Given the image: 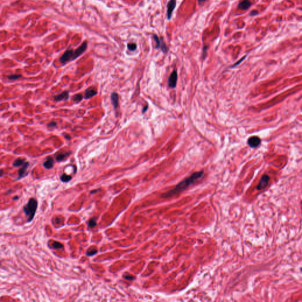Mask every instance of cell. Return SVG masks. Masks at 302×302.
<instances>
[{"label": "cell", "mask_w": 302, "mask_h": 302, "mask_svg": "<svg viewBox=\"0 0 302 302\" xmlns=\"http://www.w3.org/2000/svg\"><path fill=\"white\" fill-rule=\"evenodd\" d=\"M246 56H244V57H243L242 58H241V59H240V60H238V62L236 63H235V64H234V65H233V66H232L231 67H236V66H238V65L239 64H240V63H241V62H242V61H243L244 60V59H246Z\"/></svg>", "instance_id": "obj_24"}, {"label": "cell", "mask_w": 302, "mask_h": 302, "mask_svg": "<svg viewBox=\"0 0 302 302\" xmlns=\"http://www.w3.org/2000/svg\"><path fill=\"white\" fill-rule=\"evenodd\" d=\"M251 5V3L249 0H244L240 2L238 5V8L242 10L248 9Z\"/></svg>", "instance_id": "obj_14"}, {"label": "cell", "mask_w": 302, "mask_h": 302, "mask_svg": "<svg viewBox=\"0 0 302 302\" xmlns=\"http://www.w3.org/2000/svg\"><path fill=\"white\" fill-rule=\"evenodd\" d=\"M70 155V152H64V153H62V154H60L58 155L57 156H56V160L57 161H62L63 160H64L66 158H67V156H68Z\"/></svg>", "instance_id": "obj_17"}, {"label": "cell", "mask_w": 302, "mask_h": 302, "mask_svg": "<svg viewBox=\"0 0 302 302\" xmlns=\"http://www.w3.org/2000/svg\"><path fill=\"white\" fill-rule=\"evenodd\" d=\"M207 46L204 45V47H203V56H204V58H205L207 56Z\"/></svg>", "instance_id": "obj_29"}, {"label": "cell", "mask_w": 302, "mask_h": 302, "mask_svg": "<svg viewBox=\"0 0 302 302\" xmlns=\"http://www.w3.org/2000/svg\"><path fill=\"white\" fill-rule=\"evenodd\" d=\"M52 246L55 249H62V248L63 247V244H62L60 242H57V241L53 242V244H52Z\"/></svg>", "instance_id": "obj_20"}, {"label": "cell", "mask_w": 302, "mask_h": 302, "mask_svg": "<svg viewBox=\"0 0 302 302\" xmlns=\"http://www.w3.org/2000/svg\"><path fill=\"white\" fill-rule=\"evenodd\" d=\"M26 159H22V158H18L15 160L13 163V166L15 167H19L21 166H22L25 164Z\"/></svg>", "instance_id": "obj_16"}, {"label": "cell", "mask_w": 302, "mask_h": 302, "mask_svg": "<svg viewBox=\"0 0 302 302\" xmlns=\"http://www.w3.org/2000/svg\"><path fill=\"white\" fill-rule=\"evenodd\" d=\"M127 49L132 51H133L137 49V45L135 43H129L127 44Z\"/></svg>", "instance_id": "obj_21"}, {"label": "cell", "mask_w": 302, "mask_h": 302, "mask_svg": "<svg viewBox=\"0 0 302 302\" xmlns=\"http://www.w3.org/2000/svg\"><path fill=\"white\" fill-rule=\"evenodd\" d=\"M177 5L176 0H170L167 4V18L168 20H170L172 17V15L174 9L175 8Z\"/></svg>", "instance_id": "obj_9"}, {"label": "cell", "mask_w": 302, "mask_h": 302, "mask_svg": "<svg viewBox=\"0 0 302 302\" xmlns=\"http://www.w3.org/2000/svg\"><path fill=\"white\" fill-rule=\"evenodd\" d=\"M54 164V159L51 157H49L47 159H46V160L44 162L43 166L46 169H51V168H52L53 167Z\"/></svg>", "instance_id": "obj_15"}, {"label": "cell", "mask_w": 302, "mask_h": 302, "mask_svg": "<svg viewBox=\"0 0 302 302\" xmlns=\"http://www.w3.org/2000/svg\"><path fill=\"white\" fill-rule=\"evenodd\" d=\"M64 136H65V137H66L67 139H68V140H70V139H71V137L70 136L68 135H65Z\"/></svg>", "instance_id": "obj_32"}, {"label": "cell", "mask_w": 302, "mask_h": 302, "mask_svg": "<svg viewBox=\"0 0 302 302\" xmlns=\"http://www.w3.org/2000/svg\"><path fill=\"white\" fill-rule=\"evenodd\" d=\"M148 105H146V106H145V107H144V108H143V109H142V113H144L146 112V110H148Z\"/></svg>", "instance_id": "obj_30"}, {"label": "cell", "mask_w": 302, "mask_h": 302, "mask_svg": "<svg viewBox=\"0 0 302 302\" xmlns=\"http://www.w3.org/2000/svg\"><path fill=\"white\" fill-rule=\"evenodd\" d=\"M87 47V43L86 42H84L82 45L80 46L79 48H77L76 50H75L74 51V53H73V60H74L76 59L77 58H78L79 56H80L81 55H82L86 50Z\"/></svg>", "instance_id": "obj_8"}, {"label": "cell", "mask_w": 302, "mask_h": 302, "mask_svg": "<svg viewBox=\"0 0 302 302\" xmlns=\"http://www.w3.org/2000/svg\"><path fill=\"white\" fill-rule=\"evenodd\" d=\"M47 126L49 127H55L57 126V123L55 122H51L50 123H49L47 125Z\"/></svg>", "instance_id": "obj_27"}, {"label": "cell", "mask_w": 302, "mask_h": 302, "mask_svg": "<svg viewBox=\"0 0 302 302\" xmlns=\"http://www.w3.org/2000/svg\"><path fill=\"white\" fill-rule=\"evenodd\" d=\"M97 253V250H92L91 251H88L86 254L88 256H91V255H93Z\"/></svg>", "instance_id": "obj_26"}, {"label": "cell", "mask_w": 302, "mask_h": 302, "mask_svg": "<svg viewBox=\"0 0 302 302\" xmlns=\"http://www.w3.org/2000/svg\"><path fill=\"white\" fill-rule=\"evenodd\" d=\"M153 39H154L155 42L156 43V47H155V48L156 49L160 48L162 51H163L164 53H166L168 51V49L167 47V45H166L165 43H164L163 39H159V37L155 34H154Z\"/></svg>", "instance_id": "obj_3"}, {"label": "cell", "mask_w": 302, "mask_h": 302, "mask_svg": "<svg viewBox=\"0 0 302 302\" xmlns=\"http://www.w3.org/2000/svg\"><path fill=\"white\" fill-rule=\"evenodd\" d=\"M198 3H199V4H201V3H202L205 2V1H206V0H198Z\"/></svg>", "instance_id": "obj_33"}, {"label": "cell", "mask_w": 302, "mask_h": 302, "mask_svg": "<svg viewBox=\"0 0 302 302\" xmlns=\"http://www.w3.org/2000/svg\"><path fill=\"white\" fill-rule=\"evenodd\" d=\"M98 93L96 89L93 87H90L86 90L85 93V98L90 99L92 97L96 96Z\"/></svg>", "instance_id": "obj_10"}, {"label": "cell", "mask_w": 302, "mask_h": 302, "mask_svg": "<svg viewBox=\"0 0 302 302\" xmlns=\"http://www.w3.org/2000/svg\"><path fill=\"white\" fill-rule=\"evenodd\" d=\"M73 53H74V51L73 50H66L64 53V54L62 55V56L60 57V62L64 64L70 60H72L73 57Z\"/></svg>", "instance_id": "obj_5"}, {"label": "cell", "mask_w": 302, "mask_h": 302, "mask_svg": "<svg viewBox=\"0 0 302 302\" xmlns=\"http://www.w3.org/2000/svg\"><path fill=\"white\" fill-rule=\"evenodd\" d=\"M29 166V162H26L25 164L22 166V168H21L18 171V177L17 179H20L21 178H23L25 175V173L26 172L27 169Z\"/></svg>", "instance_id": "obj_13"}, {"label": "cell", "mask_w": 302, "mask_h": 302, "mask_svg": "<svg viewBox=\"0 0 302 302\" xmlns=\"http://www.w3.org/2000/svg\"><path fill=\"white\" fill-rule=\"evenodd\" d=\"M83 95H81V94H76L75 95L73 98V100L76 102H80V101H82V99H83Z\"/></svg>", "instance_id": "obj_19"}, {"label": "cell", "mask_w": 302, "mask_h": 302, "mask_svg": "<svg viewBox=\"0 0 302 302\" xmlns=\"http://www.w3.org/2000/svg\"><path fill=\"white\" fill-rule=\"evenodd\" d=\"M96 225V218H92L91 219L89 220V221L88 223V226L90 228H92V227H94Z\"/></svg>", "instance_id": "obj_23"}, {"label": "cell", "mask_w": 302, "mask_h": 302, "mask_svg": "<svg viewBox=\"0 0 302 302\" xmlns=\"http://www.w3.org/2000/svg\"><path fill=\"white\" fill-rule=\"evenodd\" d=\"M38 202L36 200L31 198L29 200L28 203L23 208V210L26 215L28 217L27 222L30 223L34 219L35 214L37 211Z\"/></svg>", "instance_id": "obj_2"}, {"label": "cell", "mask_w": 302, "mask_h": 302, "mask_svg": "<svg viewBox=\"0 0 302 302\" xmlns=\"http://www.w3.org/2000/svg\"><path fill=\"white\" fill-rule=\"evenodd\" d=\"M3 173H4V171L3 169L0 170V177L3 175Z\"/></svg>", "instance_id": "obj_31"}, {"label": "cell", "mask_w": 302, "mask_h": 302, "mask_svg": "<svg viewBox=\"0 0 302 302\" xmlns=\"http://www.w3.org/2000/svg\"><path fill=\"white\" fill-rule=\"evenodd\" d=\"M203 174V171L193 173L191 176L185 178L181 182H179L173 190H170L168 192L165 193L162 195V196H163L164 198H168V197L173 196L176 194L183 192L184 191L189 188L191 185H193L197 180L200 179L202 177Z\"/></svg>", "instance_id": "obj_1"}, {"label": "cell", "mask_w": 302, "mask_h": 302, "mask_svg": "<svg viewBox=\"0 0 302 302\" xmlns=\"http://www.w3.org/2000/svg\"><path fill=\"white\" fill-rule=\"evenodd\" d=\"M261 144V139L256 136H253L249 138L247 144L251 148H255L259 146Z\"/></svg>", "instance_id": "obj_7"}, {"label": "cell", "mask_w": 302, "mask_h": 302, "mask_svg": "<svg viewBox=\"0 0 302 302\" xmlns=\"http://www.w3.org/2000/svg\"><path fill=\"white\" fill-rule=\"evenodd\" d=\"M8 79H9V80H17L20 78L21 77V75L20 74H11V75H9L7 76Z\"/></svg>", "instance_id": "obj_22"}, {"label": "cell", "mask_w": 302, "mask_h": 302, "mask_svg": "<svg viewBox=\"0 0 302 302\" xmlns=\"http://www.w3.org/2000/svg\"><path fill=\"white\" fill-rule=\"evenodd\" d=\"M68 97H69L68 91H64L62 93L58 95H56V96H54V99L56 101L59 102L62 100H67L68 99Z\"/></svg>", "instance_id": "obj_11"}, {"label": "cell", "mask_w": 302, "mask_h": 302, "mask_svg": "<svg viewBox=\"0 0 302 302\" xmlns=\"http://www.w3.org/2000/svg\"><path fill=\"white\" fill-rule=\"evenodd\" d=\"M270 181V177L267 175V174H264L261 178L260 182L257 186V190H262L264 189L269 184V182Z\"/></svg>", "instance_id": "obj_4"}, {"label": "cell", "mask_w": 302, "mask_h": 302, "mask_svg": "<svg viewBox=\"0 0 302 302\" xmlns=\"http://www.w3.org/2000/svg\"><path fill=\"white\" fill-rule=\"evenodd\" d=\"M111 102L114 109H117L119 107V95L116 92H113L111 95Z\"/></svg>", "instance_id": "obj_12"}, {"label": "cell", "mask_w": 302, "mask_h": 302, "mask_svg": "<svg viewBox=\"0 0 302 302\" xmlns=\"http://www.w3.org/2000/svg\"><path fill=\"white\" fill-rule=\"evenodd\" d=\"M123 277L125 278V279L126 280H133L135 279V277L132 276H130V275H125V276H123Z\"/></svg>", "instance_id": "obj_25"}, {"label": "cell", "mask_w": 302, "mask_h": 302, "mask_svg": "<svg viewBox=\"0 0 302 302\" xmlns=\"http://www.w3.org/2000/svg\"><path fill=\"white\" fill-rule=\"evenodd\" d=\"M258 11L257 10H253L252 11H251V13H250V15L251 16H256L258 14Z\"/></svg>", "instance_id": "obj_28"}, {"label": "cell", "mask_w": 302, "mask_h": 302, "mask_svg": "<svg viewBox=\"0 0 302 302\" xmlns=\"http://www.w3.org/2000/svg\"><path fill=\"white\" fill-rule=\"evenodd\" d=\"M177 80H178V74L177 70H173L172 73L171 74L169 79H168V85L169 86L172 88L174 89L177 86Z\"/></svg>", "instance_id": "obj_6"}, {"label": "cell", "mask_w": 302, "mask_h": 302, "mask_svg": "<svg viewBox=\"0 0 302 302\" xmlns=\"http://www.w3.org/2000/svg\"><path fill=\"white\" fill-rule=\"evenodd\" d=\"M72 177L70 175H68L66 173L63 174V175H62V177H60L61 181L64 182H68L69 181H70L72 179Z\"/></svg>", "instance_id": "obj_18"}]
</instances>
